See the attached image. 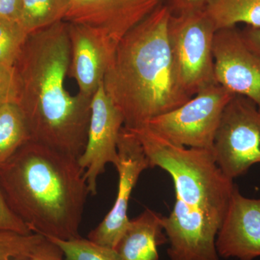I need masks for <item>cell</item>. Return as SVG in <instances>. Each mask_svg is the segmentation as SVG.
<instances>
[{
    "label": "cell",
    "mask_w": 260,
    "mask_h": 260,
    "mask_svg": "<svg viewBox=\"0 0 260 260\" xmlns=\"http://www.w3.org/2000/svg\"><path fill=\"white\" fill-rule=\"evenodd\" d=\"M129 130L150 168L166 171L174 182L175 203L162 219L169 259L220 260L215 242L236 185L217 165L213 151L179 146L147 126Z\"/></svg>",
    "instance_id": "1"
},
{
    "label": "cell",
    "mask_w": 260,
    "mask_h": 260,
    "mask_svg": "<svg viewBox=\"0 0 260 260\" xmlns=\"http://www.w3.org/2000/svg\"><path fill=\"white\" fill-rule=\"evenodd\" d=\"M70 62L64 20L29 34L13 66L15 103L30 140L78 158L88 140L92 99L65 88Z\"/></svg>",
    "instance_id": "2"
},
{
    "label": "cell",
    "mask_w": 260,
    "mask_h": 260,
    "mask_svg": "<svg viewBox=\"0 0 260 260\" xmlns=\"http://www.w3.org/2000/svg\"><path fill=\"white\" fill-rule=\"evenodd\" d=\"M78 158L29 140L0 166V189L30 232L47 239L81 237L89 194Z\"/></svg>",
    "instance_id": "3"
},
{
    "label": "cell",
    "mask_w": 260,
    "mask_h": 260,
    "mask_svg": "<svg viewBox=\"0 0 260 260\" xmlns=\"http://www.w3.org/2000/svg\"><path fill=\"white\" fill-rule=\"evenodd\" d=\"M172 12L166 3L117 44L103 85L128 129L144 127L191 97L178 79L169 37Z\"/></svg>",
    "instance_id": "4"
},
{
    "label": "cell",
    "mask_w": 260,
    "mask_h": 260,
    "mask_svg": "<svg viewBox=\"0 0 260 260\" xmlns=\"http://www.w3.org/2000/svg\"><path fill=\"white\" fill-rule=\"evenodd\" d=\"M169 37L179 83L189 96L217 84L213 53L215 30L205 10L171 15Z\"/></svg>",
    "instance_id": "5"
},
{
    "label": "cell",
    "mask_w": 260,
    "mask_h": 260,
    "mask_svg": "<svg viewBox=\"0 0 260 260\" xmlns=\"http://www.w3.org/2000/svg\"><path fill=\"white\" fill-rule=\"evenodd\" d=\"M234 95L214 84L174 110L154 118L146 126L179 146L213 150L222 114Z\"/></svg>",
    "instance_id": "6"
},
{
    "label": "cell",
    "mask_w": 260,
    "mask_h": 260,
    "mask_svg": "<svg viewBox=\"0 0 260 260\" xmlns=\"http://www.w3.org/2000/svg\"><path fill=\"white\" fill-rule=\"evenodd\" d=\"M212 151L221 172L232 180L260 162V112L249 99L235 95L227 104Z\"/></svg>",
    "instance_id": "7"
},
{
    "label": "cell",
    "mask_w": 260,
    "mask_h": 260,
    "mask_svg": "<svg viewBox=\"0 0 260 260\" xmlns=\"http://www.w3.org/2000/svg\"><path fill=\"white\" fill-rule=\"evenodd\" d=\"M167 0H70L64 21L95 32L113 53L127 32Z\"/></svg>",
    "instance_id": "8"
},
{
    "label": "cell",
    "mask_w": 260,
    "mask_h": 260,
    "mask_svg": "<svg viewBox=\"0 0 260 260\" xmlns=\"http://www.w3.org/2000/svg\"><path fill=\"white\" fill-rule=\"evenodd\" d=\"M119 174L117 195L112 209L104 220L89 233L88 239L95 244L114 249L125 232L130 219L128 206L130 196L140 174L150 168L140 140L131 130L123 126L117 144Z\"/></svg>",
    "instance_id": "9"
},
{
    "label": "cell",
    "mask_w": 260,
    "mask_h": 260,
    "mask_svg": "<svg viewBox=\"0 0 260 260\" xmlns=\"http://www.w3.org/2000/svg\"><path fill=\"white\" fill-rule=\"evenodd\" d=\"M124 126V118L107 95L103 83L94 94L85 150L78 158L85 170L90 194H97L98 179L105 172L106 166L118 162L117 144Z\"/></svg>",
    "instance_id": "10"
},
{
    "label": "cell",
    "mask_w": 260,
    "mask_h": 260,
    "mask_svg": "<svg viewBox=\"0 0 260 260\" xmlns=\"http://www.w3.org/2000/svg\"><path fill=\"white\" fill-rule=\"evenodd\" d=\"M213 53L217 83L249 99L260 112V56L246 45L237 27L215 32Z\"/></svg>",
    "instance_id": "11"
},
{
    "label": "cell",
    "mask_w": 260,
    "mask_h": 260,
    "mask_svg": "<svg viewBox=\"0 0 260 260\" xmlns=\"http://www.w3.org/2000/svg\"><path fill=\"white\" fill-rule=\"evenodd\" d=\"M215 245L221 257L253 260L260 256V198H246L235 186Z\"/></svg>",
    "instance_id": "12"
},
{
    "label": "cell",
    "mask_w": 260,
    "mask_h": 260,
    "mask_svg": "<svg viewBox=\"0 0 260 260\" xmlns=\"http://www.w3.org/2000/svg\"><path fill=\"white\" fill-rule=\"evenodd\" d=\"M68 25L70 42L68 75L76 80L78 93L92 99L104 81L114 53L90 29L77 24Z\"/></svg>",
    "instance_id": "13"
},
{
    "label": "cell",
    "mask_w": 260,
    "mask_h": 260,
    "mask_svg": "<svg viewBox=\"0 0 260 260\" xmlns=\"http://www.w3.org/2000/svg\"><path fill=\"white\" fill-rule=\"evenodd\" d=\"M160 214L145 210L129 220L115 251L120 260H159L158 246L168 242Z\"/></svg>",
    "instance_id": "14"
},
{
    "label": "cell",
    "mask_w": 260,
    "mask_h": 260,
    "mask_svg": "<svg viewBox=\"0 0 260 260\" xmlns=\"http://www.w3.org/2000/svg\"><path fill=\"white\" fill-rule=\"evenodd\" d=\"M204 10L216 31L239 23L260 28V0H209Z\"/></svg>",
    "instance_id": "15"
},
{
    "label": "cell",
    "mask_w": 260,
    "mask_h": 260,
    "mask_svg": "<svg viewBox=\"0 0 260 260\" xmlns=\"http://www.w3.org/2000/svg\"><path fill=\"white\" fill-rule=\"evenodd\" d=\"M30 140V131L23 113L15 103L0 107V166Z\"/></svg>",
    "instance_id": "16"
},
{
    "label": "cell",
    "mask_w": 260,
    "mask_h": 260,
    "mask_svg": "<svg viewBox=\"0 0 260 260\" xmlns=\"http://www.w3.org/2000/svg\"><path fill=\"white\" fill-rule=\"evenodd\" d=\"M70 0H22L19 23L32 34L64 20Z\"/></svg>",
    "instance_id": "17"
},
{
    "label": "cell",
    "mask_w": 260,
    "mask_h": 260,
    "mask_svg": "<svg viewBox=\"0 0 260 260\" xmlns=\"http://www.w3.org/2000/svg\"><path fill=\"white\" fill-rule=\"evenodd\" d=\"M49 239L60 248L64 260H120L115 249L99 245L88 239Z\"/></svg>",
    "instance_id": "18"
},
{
    "label": "cell",
    "mask_w": 260,
    "mask_h": 260,
    "mask_svg": "<svg viewBox=\"0 0 260 260\" xmlns=\"http://www.w3.org/2000/svg\"><path fill=\"white\" fill-rule=\"evenodd\" d=\"M44 238L34 233L0 232V260H30Z\"/></svg>",
    "instance_id": "19"
},
{
    "label": "cell",
    "mask_w": 260,
    "mask_h": 260,
    "mask_svg": "<svg viewBox=\"0 0 260 260\" xmlns=\"http://www.w3.org/2000/svg\"><path fill=\"white\" fill-rule=\"evenodd\" d=\"M28 36L18 22L0 20V66L13 68Z\"/></svg>",
    "instance_id": "20"
},
{
    "label": "cell",
    "mask_w": 260,
    "mask_h": 260,
    "mask_svg": "<svg viewBox=\"0 0 260 260\" xmlns=\"http://www.w3.org/2000/svg\"><path fill=\"white\" fill-rule=\"evenodd\" d=\"M0 232H15L28 235L32 233L17 216L5 200L0 189Z\"/></svg>",
    "instance_id": "21"
},
{
    "label": "cell",
    "mask_w": 260,
    "mask_h": 260,
    "mask_svg": "<svg viewBox=\"0 0 260 260\" xmlns=\"http://www.w3.org/2000/svg\"><path fill=\"white\" fill-rule=\"evenodd\" d=\"M15 85L13 68L0 66V107L15 103Z\"/></svg>",
    "instance_id": "22"
},
{
    "label": "cell",
    "mask_w": 260,
    "mask_h": 260,
    "mask_svg": "<svg viewBox=\"0 0 260 260\" xmlns=\"http://www.w3.org/2000/svg\"><path fill=\"white\" fill-rule=\"evenodd\" d=\"M30 260H64V257L60 248L45 237Z\"/></svg>",
    "instance_id": "23"
},
{
    "label": "cell",
    "mask_w": 260,
    "mask_h": 260,
    "mask_svg": "<svg viewBox=\"0 0 260 260\" xmlns=\"http://www.w3.org/2000/svg\"><path fill=\"white\" fill-rule=\"evenodd\" d=\"M166 4L169 6L172 14L189 13L205 9L209 0H167Z\"/></svg>",
    "instance_id": "24"
},
{
    "label": "cell",
    "mask_w": 260,
    "mask_h": 260,
    "mask_svg": "<svg viewBox=\"0 0 260 260\" xmlns=\"http://www.w3.org/2000/svg\"><path fill=\"white\" fill-rule=\"evenodd\" d=\"M22 0H0V20L18 22Z\"/></svg>",
    "instance_id": "25"
},
{
    "label": "cell",
    "mask_w": 260,
    "mask_h": 260,
    "mask_svg": "<svg viewBox=\"0 0 260 260\" xmlns=\"http://www.w3.org/2000/svg\"><path fill=\"white\" fill-rule=\"evenodd\" d=\"M240 31L246 45L260 56V28L247 26Z\"/></svg>",
    "instance_id": "26"
}]
</instances>
